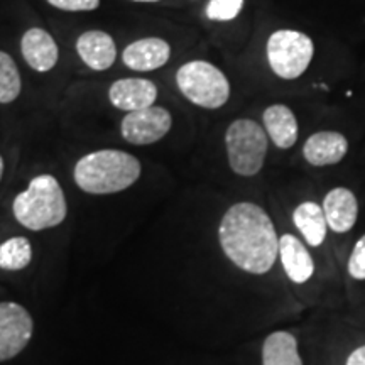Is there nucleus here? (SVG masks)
Returning a JSON list of instances; mask_svg holds the SVG:
<instances>
[{"instance_id": "9b49d317", "label": "nucleus", "mask_w": 365, "mask_h": 365, "mask_svg": "<svg viewBox=\"0 0 365 365\" xmlns=\"http://www.w3.org/2000/svg\"><path fill=\"white\" fill-rule=\"evenodd\" d=\"M171 46L161 38H143L130 43L122 53V61L129 70L154 71L170 61Z\"/></svg>"}, {"instance_id": "b1692460", "label": "nucleus", "mask_w": 365, "mask_h": 365, "mask_svg": "<svg viewBox=\"0 0 365 365\" xmlns=\"http://www.w3.org/2000/svg\"><path fill=\"white\" fill-rule=\"evenodd\" d=\"M345 365H365V345L355 349L354 352L349 355Z\"/></svg>"}, {"instance_id": "ddd939ff", "label": "nucleus", "mask_w": 365, "mask_h": 365, "mask_svg": "<svg viewBox=\"0 0 365 365\" xmlns=\"http://www.w3.org/2000/svg\"><path fill=\"white\" fill-rule=\"evenodd\" d=\"M349 140L340 132L323 130L309 135L303 145V156L312 166H331L346 156Z\"/></svg>"}, {"instance_id": "a878e982", "label": "nucleus", "mask_w": 365, "mask_h": 365, "mask_svg": "<svg viewBox=\"0 0 365 365\" xmlns=\"http://www.w3.org/2000/svg\"><path fill=\"white\" fill-rule=\"evenodd\" d=\"M132 2H143V4H153V2H159V0H132Z\"/></svg>"}, {"instance_id": "5701e85b", "label": "nucleus", "mask_w": 365, "mask_h": 365, "mask_svg": "<svg viewBox=\"0 0 365 365\" xmlns=\"http://www.w3.org/2000/svg\"><path fill=\"white\" fill-rule=\"evenodd\" d=\"M46 2L65 12H91L100 7V0H46Z\"/></svg>"}, {"instance_id": "9d476101", "label": "nucleus", "mask_w": 365, "mask_h": 365, "mask_svg": "<svg viewBox=\"0 0 365 365\" xmlns=\"http://www.w3.org/2000/svg\"><path fill=\"white\" fill-rule=\"evenodd\" d=\"M76 53L81 61L93 71L110 70L117 59L115 41L105 31H86L76 39Z\"/></svg>"}, {"instance_id": "7ed1b4c3", "label": "nucleus", "mask_w": 365, "mask_h": 365, "mask_svg": "<svg viewBox=\"0 0 365 365\" xmlns=\"http://www.w3.org/2000/svg\"><path fill=\"white\" fill-rule=\"evenodd\" d=\"M12 212L16 220L29 230L58 227L68 213L65 191L54 176L39 175L31 180L26 191L16 196Z\"/></svg>"}, {"instance_id": "f3484780", "label": "nucleus", "mask_w": 365, "mask_h": 365, "mask_svg": "<svg viewBox=\"0 0 365 365\" xmlns=\"http://www.w3.org/2000/svg\"><path fill=\"white\" fill-rule=\"evenodd\" d=\"M293 222L312 247H318L327 239L328 223L323 208L314 202H303L293 213Z\"/></svg>"}, {"instance_id": "423d86ee", "label": "nucleus", "mask_w": 365, "mask_h": 365, "mask_svg": "<svg viewBox=\"0 0 365 365\" xmlns=\"http://www.w3.org/2000/svg\"><path fill=\"white\" fill-rule=\"evenodd\" d=\"M267 61L274 75L282 80H296L308 70L314 54L309 36L293 29H279L267 39Z\"/></svg>"}, {"instance_id": "f257e3e1", "label": "nucleus", "mask_w": 365, "mask_h": 365, "mask_svg": "<svg viewBox=\"0 0 365 365\" xmlns=\"http://www.w3.org/2000/svg\"><path fill=\"white\" fill-rule=\"evenodd\" d=\"M218 240L228 261L249 274H266L279 257V237L266 210L250 202L232 205L222 217Z\"/></svg>"}, {"instance_id": "20e7f679", "label": "nucleus", "mask_w": 365, "mask_h": 365, "mask_svg": "<svg viewBox=\"0 0 365 365\" xmlns=\"http://www.w3.org/2000/svg\"><path fill=\"white\" fill-rule=\"evenodd\" d=\"M176 86L196 107L217 110L230 98V83L220 68L203 59L185 63L176 71Z\"/></svg>"}, {"instance_id": "412c9836", "label": "nucleus", "mask_w": 365, "mask_h": 365, "mask_svg": "<svg viewBox=\"0 0 365 365\" xmlns=\"http://www.w3.org/2000/svg\"><path fill=\"white\" fill-rule=\"evenodd\" d=\"M242 7H244V0H210L205 14L210 21L228 22L239 16Z\"/></svg>"}, {"instance_id": "6e6552de", "label": "nucleus", "mask_w": 365, "mask_h": 365, "mask_svg": "<svg viewBox=\"0 0 365 365\" xmlns=\"http://www.w3.org/2000/svg\"><path fill=\"white\" fill-rule=\"evenodd\" d=\"M173 127L171 113L164 107H148L129 112L122 118L120 134L129 144L148 145L161 140Z\"/></svg>"}, {"instance_id": "dca6fc26", "label": "nucleus", "mask_w": 365, "mask_h": 365, "mask_svg": "<svg viewBox=\"0 0 365 365\" xmlns=\"http://www.w3.org/2000/svg\"><path fill=\"white\" fill-rule=\"evenodd\" d=\"M264 129L279 149H291L298 140V120L289 107L276 103L267 107L262 115Z\"/></svg>"}, {"instance_id": "6ab92c4d", "label": "nucleus", "mask_w": 365, "mask_h": 365, "mask_svg": "<svg viewBox=\"0 0 365 365\" xmlns=\"http://www.w3.org/2000/svg\"><path fill=\"white\" fill-rule=\"evenodd\" d=\"M33 261V245L26 237H12L0 244V269L22 271Z\"/></svg>"}, {"instance_id": "a211bd4d", "label": "nucleus", "mask_w": 365, "mask_h": 365, "mask_svg": "<svg viewBox=\"0 0 365 365\" xmlns=\"http://www.w3.org/2000/svg\"><path fill=\"white\" fill-rule=\"evenodd\" d=\"M262 365H303L293 333L274 331L264 340Z\"/></svg>"}, {"instance_id": "393cba45", "label": "nucleus", "mask_w": 365, "mask_h": 365, "mask_svg": "<svg viewBox=\"0 0 365 365\" xmlns=\"http://www.w3.org/2000/svg\"><path fill=\"white\" fill-rule=\"evenodd\" d=\"M2 175H4V158L0 156V180H2Z\"/></svg>"}, {"instance_id": "4be33fe9", "label": "nucleus", "mask_w": 365, "mask_h": 365, "mask_svg": "<svg viewBox=\"0 0 365 365\" xmlns=\"http://www.w3.org/2000/svg\"><path fill=\"white\" fill-rule=\"evenodd\" d=\"M346 269H349L350 277L357 281H365V235L360 237L357 244H355Z\"/></svg>"}, {"instance_id": "f03ea898", "label": "nucleus", "mask_w": 365, "mask_h": 365, "mask_svg": "<svg viewBox=\"0 0 365 365\" xmlns=\"http://www.w3.org/2000/svg\"><path fill=\"white\" fill-rule=\"evenodd\" d=\"M139 159L125 150L100 149L78 159L73 170L76 186L90 195H113L139 180Z\"/></svg>"}, {"instance_id": "39448f33", "label": "nucleus", "mask_w": 365, "mask_h": 365, "mask_svg": "<svg viewBox=\"0 0 365 365\" xmlns=\"http://www.w3.org/2000/svg\"><path fill=\"white\" fill-rule=\"evenodd\" d=\"M228 164L239 176H255L267 156V132L255 120L237 118L225 132Z\"/></svg>"}, {"instance_id": "1a4fd4ad", "label": "nucleus", "mask_w": 365, "mask_h": 365, "mask_svg": "<svg viewBox=\"0 0 365 365\" xmlns=\"http://www.w3.org/2000/svg\"><path fill=\"white\" fill-rule=\"evenodd\" d=\"M158 86L145 78H120L108 88V100L113 107L124 112H135L153 107L158 100Z\"/></svg>"}, {"instance_id": "2eb2a0df", "label": "nucleus", "mask_w": 365, "mask_h": 365, "mask_svg": "<svg viewBox=\"0 0 365 365\" xmlns=\"http://www.w3.org/2000/svg\"><path fill=\"white\" fill-rule=\"evenodd\" d=\"M279 259L282 267L291 281L303 284L312 279L314 274V262L307 245L298 237L284 234L279 239Z\"/></svg>"}, {"instance_id": "f8f14e48", "label": "nucleus", "mask_w": 365, "mask_h": 365, "mask_svg": "<svg viewBox=\"0 0 365 365\" xmlns=\"http://www.w3.org/2000/svg\"><path fill=\"white\" fill-rule=\"evenodd\" d=\"M21 53L29 68L38 73L51 71L59 59L56 41L41 27H31L26 31L21 39Z\"/></svg>"}, {"instance_id": "aec40b11", "label": "nucleus", "mask_w": 365, "mask_h": 365, "mask_svg": "<svg viewBox=\"0 0 365 365\" xmlns=\"http://www.w3.org/2000/svg\"><path fill=\"white\" fill-rule=\"evenodd\" d=\"M21 90L19 68L11 54L0 51V103H12L21 95Z\"/></svg>"}, {"instance_id": "4468645a", "label": "nucleus", "mask_w": 365, "mask_h": 365, "mask_svg": "<svg viewBox=\"0 0 365 365\" xmlns=\"http://www.w3.org/2000/svg\"><path fill=\"white\" fill-rule=\"evenodd\" d=\"M327 223L335 234H345L354 228L359 217V202L349 188H333L323 200Z\"/></svg>"}, {"instance_id": "0eeeda50", "label": "nucleus", "mask_w": 365, "mask_h": 365, "mask_svg": "<svg viewBox=\"0 0 365 365\" xmlns=\"http://www.w3.org/2000/svg\"><path fill=\"white\" fill-rule=\"evenodd\" d=\"M34 322L17 303H0V362L19 355L33 339Z\"/></svg>"}]
</instances>
